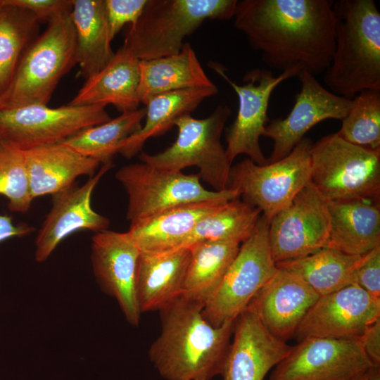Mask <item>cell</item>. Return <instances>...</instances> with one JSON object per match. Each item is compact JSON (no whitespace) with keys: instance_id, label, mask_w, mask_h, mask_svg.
I'll list each match as a JSON object with an SVG mask.
<instances>
[{"instance_id":"obj_11","label":"cell","mask_w":380,"mask_h":380,"mask_svg":"<svg viewBox=\"0 0 380 380\" xmlns=\"http://www.w3.org/2000/svg\"><path fill=\"white\" fill-rule=\"evenodd\" d=\"M106 105L58 108L31 104L0 109V136L15 147L27 151L63 143L81 131L111 119Z\"/></svg>"},{"instance_id":"obj_12","label":"cell","mask_w":380,"mask_h":380,"mask_svg":"<svg viewBox=\"0 0 380 380\" xmlns=\"http://www.w3.org/2000/svg\"><path fill=\"white\" fill-rule=\"evenodd\" d=\"M210 66L231 86L239 100L237 115L226 137L229 160L232 163L239 155L245 154L258 165L267 164L260 138L266 126L271 94L279 84L298 76L301 70L291 69L274 76L270 70L253 69L246 74L240 85L229 77L221 64L213 62Z\"/></svg>"},{"instance_id":"obj_26","label":"cell","mask_w":380,"mask_h":380,"mask_svg":"<svg viewBox=\"0 0 380 380\" xmlns=\"http://www.w3.org/2000/svg\"><path fill=\"white\" fill-rule=\"evenodd\" d=\"M215 85L205 72L191 45L176 54L140 60L138 99L144 105L153 96L173 91Z\"/></svg>"},{"instance_id":"obj_35","label":"cell","mask_w":380,"mask_h":380,"mask_svg":"<svg viewBox=\"0 0 380 380\" xmlns=\"http://www.w3.org/2000/svg\"><path fill=\"white\" fill-rule=\"evenodd\" d=\"M0 195L8 200V209L25 213L31 206L29 175L23 151L0 140Z\"/></svg>"},{"instance_id":"obj_21","label":"cell","mask_w":380,"mask_h":380,"mask_svg":"<svg viewBox=\"0 0 380 380\" xmlns=\"http://www.w3.org/2000/svg\"><path fill=\"white\" fill-rule=\"evenodd\" d=\"M189 258V248L141 252L136 279L141 313L160 311L182 295Z\"/></svg>"},{"instance_id":"obj_15","label":"cell","mask_w":380,"mask_h":380,"mask_svg":"<svg viewBox=\"0 0 380 380\" xmlns=\"http://www.w3.org/2000/svg\"><path fill=\"white\" fill-rule=\"evenodd\" d=\"M380 318V298L356 284L319 296L310 309L294 337L358 339L367 328Z\"/></svg>"},{"instance_id":"obj_31","label":"cell","mask_w":380,"mask_h":380,"mask_svg":"<svg viewBox=\"0 0 380 380\" xmlns=\"http://www.w3.org/2000/svg\"><path fill=\"white\" fill-rule=\"evenodd\" d=\"M0 9V98L9 89L20 61L39 35L40 23L29 11L2 0Z\"/></svg>"},{"instance_id":"obj_6","label":"cell","mask_w":380,"mask_h":380,"mask_svg":"<svg viewBox=\"0 0 380 380\" xmlns=\"http://www.w3.org/2000/svg\"><path fill=\"white\" fill-rule=\"evenodd\" d=\"M231 114L228 106L219 105L205 118H194L190 114L182 116L175 125L178 129L175 141L160 153H141V161L174 171L196 166L200 179L214 191L229 189L232 163L222 144L221 136Z\"/></svg>"},{"instance_id":"obj_9","label":"cell","mask_w":380,"mask_h":380,"mask_svg":"<svg viewBox=\"0 0 380 380\" xmlns=\"http://www.w3.org/2000/svg\"><path fill=\"white\" fill-rule=\"evenodd\" d=\"M312 141L304 137L281 159L258 165L249 158L232 167L229 189L258 208L269 221L310 182Z\"/></svg>"},{"instance_id":"obj_33","label":"cell","mask_w":380,"mask_h":380,"mask_svg":"<svg viewBox=\"0 0 380 380\" xmlns=\"http://www.w3.org/2000/svg\"><path fill=\"white\" fill-rule=\"evenodd\" d=\"M145 108L122 113L108 122L85 129L63 143L100 163L112 162L119 144L142 125Z\"/></svg>"},{"instance_id":"obj_28","label":"cell","mask_w":380,"mask_h":380,"mask_svg":"<svg viewBox=\"0 0 380 380\" xmlns=\"http://www.w3.org/2000/svg\"><path fill=\"white\" fill-rule=\"evenodd\" d=\"M76 37L77 64L85 80L113 59L104 0H72L70 12Z\"/></svg>"},{"instance_id":"obj_36","label":"cell","mask_w":380,"mask_h":380,"mask_svg":"<svg viewBox=\"0 0 380 380\" xmlns=\"http://www.w3.org/2000/svg\"><path fill=\"white\" fill-rule=\"evenodd\" d=\"M104 2L109 33L113 40L125 25L136 23L147 0H104Z\"/></svg>"},{"instance_id":"obj_22","label":"cell","mask_w":380,"mask_h":380,"mask_svg":"<svg viewBox=\"0 0 380 380\" xmlns=\"http://www.w3.org/2000/svg\"><path fill=\"white\" fill-rule=\"evenodd\" d=\"M140 60L125 45L101 71L85 80L69 104L113 105L122 113L139 108Z\"/></svg>"},{"instance_id":"obj_29","label":"cell","mask_w":380,"mask_h":380,"mask_svg":"<svg viewBox=\"0 0 380 380\" xmlns=\"http://www.w3.org/2000/svg\"><path fill=\"white\" fill-rule=\"evenodd\" d=\"M241 244L234 241H205L188 247L190 258L182 295L204 307L221 284Z\"/></svg>"},{"instance_id":"obj_10","label":"cell","mask_w":380,"mask_h":380,"mask_svg":"<svg viewBox=\"0 0 380 380\" xmlns=\"http://www.w3.org/2000/svg\"><path fill=\"white\" fill-rule=\"evenodd\" d=\"M270 221L261 215L251 236L241 243L219 288L202 315L214 327L234 319L277 270L269 243Z\"/></svg>"},{"instance_id":"obj_16","label":"cell","mask_w":380,"mask_h":380,"mask_svg":"<svg viewBox=\"0 0 380 380\" xmlns=\"http://www.w3.org/2000/svg\"><path fill=\"white\" fill-rule=\"evenodd\" d=\"M298 77L300 92L291 110L285 118H277L266 125L262 137L271 139L273 149L268 163L287 156L315 125L328 119L343 120L352 100L338 96L324 87L315 76L303 70Z\"/></svg>"},{"instance_id":"obj_45","label":"cell","mask_w":380,"mask_h":380,"mask_svg":"<svg viewBox=\"0 0 380 380\" xmlns=\"http://www.w3.org/2000/svg\"><path fill=\"white\" fill-rule=\"evenodd\" d=\"M1 136H0V140H1Z\"/></svg>"},{"instance_id":"obj_14","label":"cell","mask_w":380,"mask_h":380,"mask_svg":"<svg viewBox=\"0 0 380 380\" xmlns=\"http://www.w3.org/2000/svg\"><path fill=\"white\" fill-rule=\"evenodd\" d=\"M372 365L358 339L308 337L291 346L269 380H357Z\"/></svg>"},{"instance_id":"obj_3","label":"cell","mask_w":380,"mask_h":380,"mask_svg":"<svg viewBox=\"0 0 380 380\" xmlns=\"http://www.w3.org/2000/svg\"><path fill=\"white\" fill-rule=\"evenodd\" d=\"M333 10L335 49L324 84L350 99L364 90H380V12L375 1H333Z\"/></svg>"},{"instance_id":"obj_1","label":"cell","mask_w":380,"mask_h":380,"mask_svg":"<svg viewBox=\"0 0 380 380\" xmlns=\"http://www.w3.org/2000/svg\"><path fill=\"white\" fill-rule=\"evenodd\" d=\"M234 26L270 68L324 73L335 49L329 0H237Z\"/></svg>"},{"instance_id":"obj_4","label":"cell","mask_w":380,"mask_h":380,"mask_svg":"<svg viewBox=\"0 0 380 380\" xmlns=\"http://www.w3.org/2000/svg\"><path fill=\"white\" fill-rule=\"evenodd\" d=\"M237 0H147L123 44L139 60L179 53L184 39L206 20L234 18Z\"/></svg>"},{"instance_id":"obj_2","label":"cell","mask_w":380,"mask_h":380,"mask_svg":"<svg viewBox=\"0 0 380 380\" xmlns=\"http://www.w3.org/2000/svg\"><path fill=\"white\" fill-rule=\"evenodd\" d=\"M203 308L180 295L159 311L161 331L148 356L165 380H210L222 375L234 321L214 327L203 317Z\"/></svg>"},{"instance_id":"obj_41","label":"cell","mask_w":380,"mask_h":380,"mask_svg":"<svg viewBox=\"0 0 380 380\" xmlns=\"http://www.w3.org/2000/svg\"><path fill=\"white\" fill-rule=\"evenodd\" d=\"M368 380H380V365H372L367 372Z\"/></svg>"},{"instance_id":"obj_37","label":"cell","mask_w":380,"mask_h":380,"mask_svg":"<svg viewBox=\"0 0 380 380\" xmlns=\"http://www.w3.org/2000/svg\"><path fill=\"white\" fill-rule=\"evenodd\" d=\"M355 284L380 298V246L362 255L355 270Z\"/></svg>"},{"instance_id":"obj_30","label":"cell","mask_w":380,"mask_h":380,"mask_svg":"<svg viewBox=\"0 0 380 380\" xmlns=\"http://www.w3.org/2000/svg\"><path fill=\"white\" fill-rule=\"evenodd\" d=\"M361 258L362 255L325 247L310 255L276 265L300 277L322 296L355 284V270Z\"/></svg>"},{"instance_id":"obj_40","label":"cell","mask_w":380,"mask_h":380,"mask_svg":"<svg viewBox=\"0 0 380 380\" xmlns=\"http://www.w3.org/2000/svg\"><path fill=\"white\" fill-rule=\"evenodd\" d=\"M34 230L27 224L14 225L11 217L0 215V242L11 237L27 235Z\"/></svg>"},{"instance_id":"obj_38","label":"cell","mask_w":380,"mask_h":380,"mask_svg":"<svg viewBox=\"0 0 380 380\" xmlns=\"http://www.w3.org/2000/svg\"><path fill=\"white\" fill-rule=\"evenodd\" d=\"M31 12L41 23H49L60 14L70 12L72 0H5Z\"/></svg>"},{"instance_id":"obj_39","label":"cell","mask_w":380,"mask_h":380,"mask_svg":"<svg viewBox=\"0 0 380 380\" xmlns=\"http://www.w3.org/2000/svg\"><path fill=\"white\" fill-rule=\"evenodd\" d=\"M358 340L372 365H380V318L371 324Z\"/></svg>"},{"instance_id":"obj_13","label":"cell","mask_w":380,"mask_h":380,"mask_svg":"<svg viewBox=\"0 0 380 380\" xmlns=\"http://www.w3.org/2000/svg\"><path fill=\"white\" fill-rule=\"evenodd\" d=\"M330 227L327 201L310 182L269 224L275 263L301 258L325 248Z\"/></svg>"},{"instance_id":"obj_24","label":"cell","mask_w":380,"mask_h":380,"mask_svg":"<svg viewBox=\"0 0 380 380\" xmlns=\"http://www.w3.org/2000/svg\"><path fill=\"white\" fill-rule=\"evenodd\" d=\"M231 200H212L177 205L130 224L127 231L141 252L182 248L197 223Z\"/></svg>"},{"instance_id":"obj_43","label":"cell","mask_w":380,"mask_h":380,"mask_svg":"<svg viewBox=\"0 0 380 380\" xmlns=\"http://www.w3.org/2000/svg\"><path fill=\"white\" fill-rule=\"evenodd\" d=\"M357 380H368L367 374L364 375L363 376L360 377V379H358Z\"/></svg>"},{"instance_id":"obj_17","label":"cell","mask_w":380,"mask_h":380,"mask_svg":"<svg viewBox=\"0 0 380 380\" xmlns=\"http://www.w3.org/2000/svg\"><path fill=\"white\" fill-rule=\"evenodd\" d=\"M140 253L127 232L106 229L92 237L91 260L96 281L104 293L117 300L126 320L134 327L141 314L136 296Z\"/></svg>"},{"instance_id":"obj_8","label":"cell","mask_w":380,"mask_h":380,"mask_svg":"<svg viewBox=\"0 0 380 380\" xmlns=\"http://www.w3.org/2000/svg\"><path fill=\"white\" fill-rule=\"evenodd\" d=\"M115 177L128 196L126 218L130 224L182 204L240 197L233 189H206L198 173L185 175L143 162L122 166Z\"/></svg>"},{"instance_id":"obj_7","label":"cell","mask_w":380,"mask_h":380,"mask_svg":"<svg viewBox=\"0 0 380 380\" xmlns=\"http://www.w3.org/2000/svg\"><path fill=\"white\" fill-rule=\"evenodd\" d=\"M310 182L327 201L380 197V151L332 133L312 144Z\"/></svg>"},{"instance_id":"obj_5","label":"cell","mask_w":380,"mask_h":380,"mask_svg":"<svg viewBox=\"0 0 380 380\" xmlns=\"http://www.w3.org/2000/svg\"><path fill=\"white\" fill-rule=\"evenodd\" d=\"M70 12L51 20L26 49L12 83L2 96L6 107L47 105L61 80L77 64Z\"/></svg>"},{"instance_id":"obj_44","label":"cell","mask_w":380,"mask_h":380,"mask_svg":"<svg viewBox=\"0 0 380 380\" xmlns=\"http://www.w3.org/2000/svg\"><path fill=\"white\" fill-rule=\"evenodd\" d=\"M3 6L2 0H0V9Z\"/></svg>"},{"instance_id":"obj_32","label":"cell","mask_w":380,"mask_h":380,"mask_svg":"<svg viewBox=\"0 0 380 380\" xmlns=\"http://www.w3.org/2000/svg\"><path fill=\"white\" fill-rule=\"evenodd\" d=\"M261 210L239 198L227 201L201 220L182 248L205 241H234L243 243L252 234Z\"/></svg>"},{"instance_id":"obj_27","label":"cell","mask_w":380,"mask_h":380,"mask_svg":"<svg viewBox=\"0 0 380 380\" xmlns=\"http://www.w3.org/2000/svg\"><path fill=\"white\" fill-rule=\"evenodd\" d=\"M218 93L216 85L186 89L160 94L145 104V122L141 128L122 141L117 153L132 158L142 149L146 141L163 135L182 116L190 114L205 99Z\"/></svg>"},{"instance_id":"obj_42","label":"cell","mask_w":380,"mask_h":380,"mask_svg":"<svg viewBox=\"0 0 380 380\" xmlns=\"http://www.w3.org/2000/svg\"><path fill=\"white\" fill-rule=\"evenodd\" d=\"M6 107V102L4 99L1 97L0 98V109Z\"/></svg>"},{"instance_id":"obj_20","label":"cell","mask_w":380,"mask_h":380,"mask_svg":"<svg viewBox=\"0 0 380 380\" xmlns=\"http://www.w3.org/2000/svg\"><path fill=\"white\" fill-rule=\"evenodd\" d=\"M232 336L224 380H263L291 348L270 334L248 307L235 319Z\"/></svg>"},{"instance_id":"obj_18","label":"cell","mask_w":380,"mask_h":380,"mask_svg":"<svg viewBox=\"0 0 380 380\" xmlns=\"http://www.w3.org/2000/svg\"><path fill=\"white\" fill-rule=\"evenodd\" d=\"M113 166L112 162L103 164L82 186L74 183L52 195L51 209L35 241L36 261H45L65 238L76 231L99 232L108 229L110 220L93 210L91 197L99 180Z\"/></svg>"},{"instance_id":"obj_23","label":"cell","mask_w":380,"mask_h":380,"mask_svg":"<svg viewBox=\"0 0 380 380\" xmlns=\"http://www.w3.org/2000/svg\"><path fill=\"white\" fill-rule=\"evenodd\" d=\"M330 227L327 248L362 255L380 246L379 199L327 201Z\"/></svg>"},{"instance_id":"obj_25","label":"cell","mask_w":380,"mask_h":380,"mask_svg":"<svg viewBox=\"0 0 380 380\" xmlns=\"http://www.w3.org/2000/svg\"><path fill=\"white\" fill-rule=\"evenodd\" d=\"M32 196L56 194L82 175L92 176L101 164L63 143L23 151Z\"/></svg>"},{"instance_id":"obj_34","label":"cell","mask_w":380,"mask_h":380,"mask_svg":"<svg viewBox=\"0 0 380 380\" xmlns=\"http://www.w3.org/2000/svg\"><path fill=\"white\" fill-rule=\"evenodd\" d=\"M339 137L353 144L380 151V90L367 89L352 100V105L341 120Z\"/></svg>"},{"instance_id":"obj_19","label":"cell","mask_w":380,"mask_h":380,"mask_svg":"<svg viewBox=\"0 0 380 380\" xmlns=\"http://www.w3.org/2000/svg\"><path fill=\"white\" fill-rule=\"evenodd\" d=\"M319 297L300 277L277 267L248 307L270 334L286 342L294 337L300 322Z\"/></svg>"}]
</instances>
